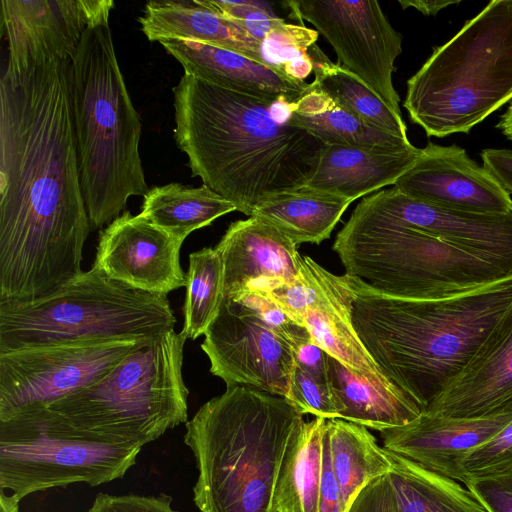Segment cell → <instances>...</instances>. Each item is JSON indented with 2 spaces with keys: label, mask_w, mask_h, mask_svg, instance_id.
Returning a JSON list of instances; mask_svg holds the SVG:
<instances>
[{
  "label": "cell",
  "mask_w": 512,
  "mask_h": 512,
  "mask_svg": "<svg viewBox=\"0 0 512 512\" xmlns=\"http://www.w3.org/2000/svg\"><path fill=\"white\" fill-rule=\"evenodd\" d=\"M70 68L55 59L0 79V302L38 299L83 272L91 228Z\"/></svg>",
  "instance_id": "6da1fadb"
},
{
  "label": "cell",
  "mask_w": 512,
  "mask_h": 512,
  "mask_svg": "<svg viewBox=\"0 0 512 512\" xmlns=\"http://www.w3.org/2000/svg\"><path fill=\"white\" fill-rule=\"evenodd\" d=\"M178 147L194 177L252 216L263 200L304 188L324 144L286 122L284 102L184 73L173 88Z\"/></svg>",
  "instance_id": "7a4b0ae2"
},
{
  "label": "cell",
  "mask_w": 512,
  "mask_h": 512,
  "mask_svg": "<svg viewBox=\"0 0 512 512\" xmlns=\"http://www.w3.org/2000/svg\"><path fill=\"white\" fill-rule=\"evenodd\" d=\"M345 278L360 341L422 412L460 376L512 304V275L434 300L391 297Z\"/></svg>",
  "instance_id": "3957f363"
},
{
  "label": "cell",
  "mask_w": 512,
  "mask_h": 512,
  "mask_svg": "<svg viewBox=\"0 0 512 512\" xmlns=\"http://www.w3.org/2000/svg\"><path fill=\"white\" fill-rule=\"evenodd\" d=\"M301 414L284 397L245 385L203 404L185 423L199 512H273V493Z\"/></svg>",
  "instance_id": "277c9868"
},
{
  "label": "cell",
  "mask_w": 512,
  "mask_h": 512,
  "mask_svg": "<svg viewBox=\"0 0 512 512\" xmlns=\"http://www.w3.org/2000/svg\"><path fill=\"white\" fill-rule=\"evenodd\" d=\"M71 103L80 185L91 230L149 191L141 123L116 57L109 23L84 33L71 60Z\"/></svg>",
  "instance_id": "5b68a950"
},
{
  "label": "cell",
  "mask_w": 512,
  "mask_h": 512,
  "mask_svg": "<svg viewBox=\"0 0 512 512\" xmlns=\"http://www.w3.org/2000/svg\"><path fill=\"white\" fill-rule=\"evenodd\" d=\"M511 100L512 0H493L409 78L404 107L428 137L444 138Z\"/></svg>",
  "instance_id": "8992f818"
},
{
  "label": "cell",
  "mask_w": 512,
  "mask_h": 512,
  "mask_svg": "<svg viewBox=\"0 0 512 512\" xmlns=\"http://www.w3.org/2000/svg\"><path fill=\"white\" fill-rule=\"evenodd\" d=\"M333 250L345 275L402 299H443L512 275L487 259L403 224L367 197L338 232Z\"/></svg>",
  "instance_id": "52a82bcc"
},
{
  "label": "cell",
  "mask_w": 512,
  "mask_h": 512,
  "mask_svg": "<svg viewBox=\"0 0 512 512\" xmlns=\"http://www.w3.org/2000/svg\"><path fill=\"white\" fill-rule=\"evenodd\" d=\"M176 322L166 295L132 288L92 266L38 299L0 302V352L80 340H154Z\"/></svg>",
  "instance_id": "ba28073f"
},
{
  "label": "cell",
  "mask_w": 512,
  "mask_h": 512,
  "mask_svg": "<svg viewBox=\"0 0 512 512\" xmlns=\"http://www.w3.org/2000/svg\"><path fill=\"white\" fill-rule=\"evenodd\" d=\"M186 337L174 330L126 356L97 382L48 406L75 427L144 446L188 421Z\"/></svg>",
  "instance_id": "9c48e42d"
},
{
  "label": "cell",
  "mask_w": 512,
  "mask_h": 512,
  "mask_svg": "<svg viewBox=\"0 0 512 512\" xmlns=\"http://www.w3.org/2000/svg\"><path fill=\"white\" fill-rule=\"evenodd\" d=\"M142 447L83 431L49 407L26 409L0 420V488L20 501L72 483H108L135 465Z\"/></svg>",
  "instance_id": "30bf717a"
},
{
  "label": "cell",
  "mask_w": 512,
  "mask_h": 512,
  "mask_svg": "<svg viewBox=\"0 0 512 512\" xmlns=\"http://www.w3.org/2000/svg\"><path fill=\"white\" fill-rule=\"evenodd\" d=\"M154 340H80L0 352V420L97 382Z\"/></svg>",
  "instance_id": "8fae6325"
},
{
  "label": "cell",
  "mask_w": 512,
  "mask_h": 512,
  "mask_svg": "<svg viewBox=\"0 0 512 512\" xmlns=\"http://www.w3.org/2000/svg\"><path fill=\"white\" fill-rule=\"evenodd\" d=\"M291 16L308 21L332 45L338 65L349 71L397 115L400 97L392 74L402 52V35L375 0H292Z\"/></svg>",
  "instance_id": "7c38bea8"
},
{
  "label": "cell",
  "mask_w": 512,
  "mask_h": 512,
  "mask_svg": "<svg viewBox=\"0 0 512 512\" xmlns=\"http://www.w3.org/2000/svg\"><path fill=\"white\" fill-rule=\"evenodd\" d=\"M201 348L210 372L227 386L245 385L287 396L297 348L241 301L223 299Z\"/></svg>",
  "instance_id": "4fadbf2b"
},
{
  "label": "cell",
  "mask_w": 512,
  "mask_h": 512,
  "mask_svg": "<svg viewBox=\"0 0 512 512\" xmlns=\"http://www.w3.org/2000/svg\"><path fill=\"white\" fill-rule=\"evenodd\" d=\"M2 32L8 43L7 69L72 60L86 30L109 23L112 0H2Z\"/></svg>",
  "instance_id": "5bb4252c"
},
{
  "label": "cell",
  "mask_w": 512,
  "mask_h": 512,
  "mask_svg": "<svg viewBox=\"0 0 512 512\" xmlns=\"http://www.w3.org/2000/svg\"><path fill=\"white\" fill-rule=\"evenodd\" d=\"M180 240L126 211L100 231L93 266L132 288L166 295L186 286Z\"/></svg>",
  "instance_id": "9a60e30c"
},
{
  "label": "cell",
  "mask_w": 512,
  "mask_h": 512,
  "mask_svg": "<svg viewBox=\"0 0 512 512\" xmlns=\"http://www.w3.org/2000/svg\"><path fill=\"white\" fill-rule=\"evenodd\" d=\"M393 187L411 198L450 209L485 214L512 212L510 194L456 144L429 142Z\"/></svg>",
  "instance_id": "2e32d148"
},
{
  "label": "cell",
  "mask_w": 512,
  "mask_h": 512,
  "mask_svg": "<svg viewBox=\"0 0 512 512\" xmlns=\"http://www.w3.org/2000/svg\"><path fill=\"white\" fill-rule=\"evenodd\" d=\"M403 224L499 265L512 274V212L485 214L411 198L396 188L367 197Z\"/></svg>",
  "instance_id": "e0dca14e"
},
{
  "label": "cell",
  "mask_w": 512,
  "mask_h": 512,
  "mask_svg": "<svg viewBox=\"0 0 512 512\" xmlns=\"http://www.w3.org/2000/svg\"><path fill=\"white\" fill-rule=\"evenodd\" d=\"M512 420V412L450 418L426 412L407 425L381 431L384 448L438 475L466 484L464 461Z\"/></svg>",
  "instance_id": "ac0fdd59"
},
{
  "label": "cell",
  "mask_w": 512,
  "mask_h": 512,
  "mask_svg": "<svg viewBox=\"0 0 512 512\" xmlns=\"http://www.w3.org/2000/svg\"><path fill=\"white\" fill-rule=\"evenodd\" d=\"M214 249L224 266V298L252 289L270 291L301 274L303 256L297 245L257 216L231 223Z\"/></svg>",
  "instance_id": "d6986e66"
},
{
  "label": "cell",
  "mask_w": 512,
  "mask_h": 512,
  "mask_svg": "<svg viewBox=\"0 0 512 512\" xmlns=\"http://www.w3.org/2000/svg\"><path fill=\"white\" fill-rule=\"evenodd\" d=\"M423 412L468 419L512 412V304L460 376Z\"/></svg>",
  "instance_id": "ffe728a7"
},
{
  "label": "cell",
  "mask_w": 512,
  "mask_h": 512,
  "mask_svg": "<svg viewBox=\"0 0 512 512\" xmlns=\"http://www.w3.org/2000/svg\"><path fill=\"white\" fill-rule=\"evenodd\" d=\"M193 75L215 85L272 102L293 103L311 83L295 81L242 54L211 45L177 39L159 42Z\"/></svg>",
  "instance_id": "44dd1931"
},
{
  "label": "cell",
  "mask_w": 512,
  "mask_h": 512,
  "mask_svg": "<svg viewBox=\"0 0 512 512\" xmlns=\"http://www.w3.org/2000/svg\"><path fill=\"white\" fill-rule=\"evenodd\" d=\"M150 41H194L230 50L264 64L260 42L205 0H152L138 18Z\"/></svg>",
  "instance_id": "7402d4cb"
},
{
  "label": "cell",
  "mask_w": 512,
  "mask_h": 512,
  "mask_svg": "<svg viewBox=\"0 0 512 512\" xmlns=\"http://www.w3.org/2000/svg\"><path fill=\"white\" fill-rule=\"evenodd\" d=\"M420 148L366 149L324 145L315 174L306 188L342 196L352 202L394 185L416 162Z\"/></svg>",
  "instance_id": "603a6c76"
},
{
  "label": "cell",
  "mask_w": 512,
  "mask_h": 512,
  "mask_svg": "<svg viewBox=\"0 0 512 512\" xmlns=\"http://www.w3.org/2000/svg\"><path fill=\"white\" fill-rule=\"evenodd\" d=\"M318 291L303 315L312 342L347 368L390 381L360 341L352 324V294L345 275L337 276L317 266Z\"/></svg>",
  "instance_id": "cb8c5ba5"
},
{
  "label": "cell",
  "mask_w": 512,
  "mask_h": 512,
  "mask_svg": "<svg viewBox=\"0 0 512 512\" xmlns=\"http://www.w3.org/2000/svg\"><path fill=\"white\" fill-rule=\"evenodd\" d=\"M326 376L338 418L381 432L407 425L422 414L391 381L363 375L328 354Z\"/></svg>",
  "instance_id": "d4e9b609"
},
{
  "label": "cell",
  "mask_w": 512,
  "mask_h": 512,
  "mask_svg": "<svg viewBox=\"0 0 512 512\" xmlns=\"http://www.w3.org/2000/svg\"><path fill=\"white\" fill-rule=\"evenodd\" d=\"M286 122L303 128L324 145H344L366 149L407 150L409 139L379 130L350 113L312 82L311 88L293 103L284 104Z\"/></svg>",
  "instance_id": "484cf974"
},
{
  "label": "cell",
  "mask_w": 512,
  "mask_h": 512,
  "mask_svg": "<svg viewBox=\"0 0 512 512\" xmlns=\"http://www.w3.org/2000/svg\"><path fill=\"white\" fill-rule=\"evenodd\" d=\"M324 418L302 421L285 450L273 493V512H318Z\"/></svg>",
  "instance_id": "4316f807"
},
{
  "label": "cell",
  "mask_w": 512,
  "mask_h": 512,
  "mask_svg": "<svg viewBox=\"0 0 512 512\" xmlns=\"http://www.w3.org/2000/svg\"><path fill=\"white\" fill-rule=\"evenodd\" d=\"M351 200L309 188L283 192L260 202L252 216L273 224L296 245L328 239Z\"/></svg>",
  "instance_id": "83f0119b"
},
{
  "label": "cell",
  "mask_w": 512,
  "mask_h": 512,
  "mask_svg": "<svg viewBox=\"0 0 512 512\" xmlns=\"http://www.w3.org/2000/svg\"><path fill=\"white\" fill-rule=\"evenodd\" d=\"M326 432L333 473L347 512L369 482L388 474L390 458L365 426L333 418L326 420Z\"/></svg>",
  "instance_id": "f1b7e54d"
},
{
  "label": "cell",
  "mask_w": 512,
  "mask_h": 512,
  "mask_svg": "<svg viewBox=\"0 0 512 512\" xmlns=\"http://www.w3.org/2000/svg\"><path fill=\"white\" fill-rule=\"evenodd\" d=\"M237 211L236 206L206 185L170 183L149 189L140 214L170 235L185 240L193 231Z\"/></svg>",
  "instance_id": "f546056e"
},
{
  "label": "cell",
  "mask_w": 512,
  "mask_h": 512,
  "mask_svg": "<svg viewBox=\"0 0 512 512\" xmlns=\"http://www.w3.org/2000/svg\"><path fill=\"white\" fill-rule=\"evenodd\" d=\"M388 451L387 474L399 512H488L458 481Z\"/></svg>",
  "instance_id": "4dcf8cb0"
},
{
  "label": "cell",
  "mask_w": 512,
  "mask_h": 512,
  "mask_svg": "<svg viewBox=\"0 0 512 512\" xmlns=\"http://www.w3.org/2000/svg\"><path fill=\"white\" fill-rule=\"evenodd\" d=\"M311 56L315 76L312 83L320 91L367 124L408 139L402 116L394 113L365 83L331 62L317 44L312 47Z\"/></svg>",
  "instance_id": "1f68e13d"
},
{
  "label": "cell",
  "mask_w": 512,
  "mask_h": 512,
  "mask_svg": "<svg viewBox=\"0 0 512 512\" xmlns=\"http://www.w3.org/2000/svg\"><path fill=\"white\" fill-rule=\"evenodd\" d=\"M184 323L180 331L186 339L205 335L224 299V266L214 248L189 254L186 273Z\"/></svg>",
  "instance_id": "d6a6232c"
},
{
  "label": "cell",
  "mask_w": 512,
  "mask_h": 512,
  "mask_svg": "<svg viewBox=\"0 0 512 512\" xmlns=\"http://www.w3.org/2000/svg\"><path fill=\"white\" fill-rule=\"evenodd\" d=\"M319 33L304 25L282 20L260 42L265 65L295 81H305L314 72L311 49Z\"/></svg>",
  "instance_id": "836d02e7"
},
{
  "label": "cell",
  "mask_w": 512,
  "mask_h": 512,
  "mask_svg": "<svg viewBox=\"0 0 512 512\" xmlns=\"http://www.w3.org/2000/svg\"><path fill=\"white\" fill-rule=\"evenodd\" d=\"M285 399L303 415L338 418L328 383L314 378L296 364Z\"/></svg>",
  "instance_id": "e575fe53"
},
{
  "label": "cell",
  "mask_w": 512,
  "mask_h": 512,
  "mask_svg": "<svg viewBox=\"0 0 512 512\" xmlns=\"http://www.w3.org/2000/svg\"><path fill=\"white\" fill-rule=\"evenodd\" d=\"M205 2L259 42L283 20L277 17L266 3L259 1L205 0Z\"/></svg>",
  "instance_id": "d590c367"
},
{
  "label": "cell",
  "mask_w": 512,
  "mask_h": 512,
  "mask_svg": "<svg viewBox=\"0 0 512 512\" xmlns=\"http://www.w3.org/2000/svg\"><path fill=\"white\" fill-rule=\"evenodd\" d=\"M468 478L512 472V420L464 461Z\"/></svg>",
  "instance_id": "8d00e7d4"
},
{
  "label": "cell",
  "mask_w": 512,
  "mask_h": 512,
  "mask_svg": "<svg viewBox=\"0 0 512 512\" xmlns=\"http://www.w3.org/2000/svg\"><path fill=\"white\" fill-rule=\"evenodd\" d=\"M231 299L241 301L254 309L266 324L292 343L297 350L312 342L307 328L295 322L267 291L252 289Z\"/></svg>",
  "instance_id": "74e56055"
},
{
  "label": "cell",
  "mask_w": 512,
  "mask_h": 512,
  "mask_svg": "<svg viewBox=\"0 0 512 512\" xmlns=\"http://www.w3.org/2000/svg\"><path fill=\"white\" fill-rule=\"evenodd\" d=\"M171 504L172 498L166 494L144 496L99 493L86 512H179Z\"/></svg>",
  "instance_id": "f35d334b"
},
{
  "label": "cell",
  "mask_w": 512,
  "mask_h": 512,
  "mask_svg": "<svg viewBox=\"0 0 512 512\" xmlns=\"http://www.w3.org/2000/svg\"><path fill=\"white\" fill-rule=\"evenodd\" d=\"M465 487L488 512H512V472L470 478Z\"/></svg>",
  "instance_id": "ab89813d"
},
{
  "label": "cell",
  "mask_w": 512,
  "mask_h": 512,
  "mask_svg": "<svg viewBox=\"0 0 512 512\" xmlns=\"http://www.w3.org/2000/svg\"><path fill=\"white\" fill-rule=\"evenodd\" d=\"M347 512H399L387 474L369 482Z\"/></svg>",
  "instance_id": "60d3db41"
},
{
  "label": "cell",
  "mask_w": 512,
  "mask_h": 512,
  "mask_svg": "<svg viewBox=\"0 0 512 512\" xmlns=\"http://www.w3.org/2000/svg\"><path fill=\"white\" fill-rule=\"evenodd\" d=\"M318 512H344L340 489L331 465L326 425L322 438V471Z\"/></svg>",
  "instance_id": "b9f144b4"
},
{
  "label": "cell",
  "mask_w": 512,
  "mask_h": 512,
  "mask_svg": "<svg viewBox=\"0 0 512 512\" xmlns=\"http://www.w3.org/2000/svg\"><path fill=\"white\" fill-rule=\"evenodd\" d=\"M481 159L486 168L512 194V150L487 148L482 150Z\"/></svg>",
  "instance_id": "7bdbcfd3"
},
{
  "label": "cell",
  "mask_w": 512,
  "mask_h": 512,
  "mask_svg": "<svg viewBox=\"0 0 512 512\" xmlns=\"http://www.w3.org/2000/svg\"><path fill=\"white\" fill-rule=\"evenodd\" d=\"M326 359L327 353L311 342L297 350L295 364L314 378L327 382Z\"/></svg>",
  "instance_id": "ee69618b"
},
{
  "label": "cell",
  "mask_w": 512,
  "mask_h": 512,
  "mask_svg": "<svg viewBox=\"0 0 512 512\" xmlns=\"http://www.w3.org/2000/svg\"><path fill=\"white\" fill-rule=\"evenodd\" d=\"M457 1H443V0H399V4L403 9L412 7L420 11L426 16H435L440 10L447 8L450 5L459 4Z\"/></svg>",
  "instance_id": "f6af8a7d"
},
{
  "label": "cell",
  "mask_w": 512,
  "mask_h": 512,
  "mask_svg": "<svg viewBox=\"0 0 512 512\" xmlns=\"http://www.w3.org/2000/svg\"><path fill=\"white\" fill-rule=\"evenodd\" d=\"M504 136L512 140V102L507 108L506 112L500 116L499 122L496 124Z\"/></svg>",
  "instance_id": "bcb514c9"
},
{
  "label": "cell",
  "mask_w": 512,
  "mask_h": 512,
  "mask_svg": "<svg viewBox=\"0 0 512 512\" xmlns=\"http://www.w3.org/2000/svg\"><path fill=\"white\" fill-rule=\"evenodd\" d=\"M0 512H19V500L13 495H6L4 490H1Z\"/></svg>",
  "instance_id": "7dc6e473"
}]
</instances>
